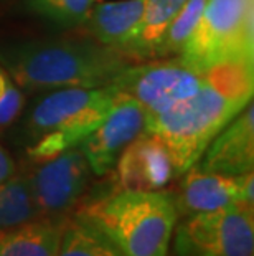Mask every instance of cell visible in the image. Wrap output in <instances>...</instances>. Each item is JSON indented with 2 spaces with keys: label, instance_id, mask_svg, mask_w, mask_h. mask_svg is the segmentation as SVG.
I'll return each mask as SVG.
<instances>
[{
  "label": "cell",
  "instance_id": "obj_20",
  "mask_svg": "<svg viewBox=\"0 0 254 256\" xmlns=\"http://www.w3.org/2000/svg\"><path fill=\"white\" fill-rule=\"evenodd\" d=\"M23 108V94L10 73L0 64V128L12 124Z\"/></svg>",
  "mask_w": 254,
  "mask_h": 256
},
{
  "label": "cell",
  "instance_id": "obj_9",
  "mask_svg": "<svg viewBox=\"0 0 254 256\" xmlns=\"http://www.w3.org/2000/svg\"><path fill=\"white\" fill-rule=\"evenodd\" d=\"M145 130V112L131 96L117 91L111 111L93 132L79 142L91 172L102 177L112 172L122 150Z\"/></svg>",
  "mask_w": 254,
  "mask_h": 256
},
{
  "label": "cell",
  "instance_id": "obj_14",
  "mask_svg": "<svg viewBox=\"0 0 254 256\" xmlns=\"http://www.w3.org/2000/svg\"><path fill=\"white\" fill-rule=\"evenodd\" d=\"M68 216H38L0 232V256H56Z\"/></svg>",
  "mask_w": 254,
  "mask_h": 256
},
{
  "label": "cell",
  "instance_id": "obj_15",
  "mask_svg": "<svg viewBox=\"0 0 254 256\" xmlns=\"http://www.w3.org/2000/svg\"><path fill=\"white\" fill-rule=\"evenodd\" d=\"M185 2L187 0H145L142 17L131 42L124 48V55L132 63L152 60L165 30Z\"/></svg>",
  "mask_w": 254,
  "mask_h": 256
},
{
  "label": "cell",
  "instance_id": "obj_19",
  "mask_svg": "<svg viewBox=\"0 0 254 256\" xmlns=\"http://www.w3.org/2000/svg\"><path fill=\"white\" fill-rule=\"evenodd\" d=\"M99 0H28L30 8L63 26H81Z\"/></svg>",
  "mask_w": 254,
  "mask_h": 256
},
{
  "label": "cell",
  "instance_id": "obj_11",
  "mask_svg": "<svg viewBox=\"0 0 254 256\" xmlns=\"http://www.w3.org/2000/svg\"><path fill=\"white\" fill-rule=\"evenodd\" d=\"M112 170L116 190L157 192L177 177L170 150L145 130L122 150Z\"/></svg>",
  "mask_w": 254,
  "mask_h": 256
},
{
  "label": "cell",
  "instance_id": "obj_3",
  "mask_svg": "<svg viewBox=\"0 0 254 256\" xmlns=\"http://www.w3.org/2000/svg\"><path fill=\"white\" fill-rule=\"evenodd\" d=\"M117 244L124 256H169L178 222L174 192L116 190L78 214Z\"/></svg>",
  "mask_w": 254,
  "mask_h": 256
},
{
  "label": "cell",
  "instance_id": "obj_21",
  "mask_svg": "<svg viewBox=\"0 0 254 256\" xmlns=\"http://www.w3.org/2000/svg\"><path fill=\"white\" fill-rule=\"evenodd\" d=\"M15 174V164L7 150L0 146V184Z\"/></svg>",
  "mask_w": 254,
  "mask_h": 256
},
{
  "label": "cell",
  "instance_id": "obj_10",
  "mask_svg": "<svg viewBox=\"0 0 254 256\" xmlns=\"http://www.w3.org/2000/svg\"><path fill=\"white\" fill-rule=\"evenodd\" d=\"M182 184L178 192H174L178 215L190 216L207 214L233 205L254 206L253 172L241 176L208 172L193 164L182 174Z\"/></svg>",
  "mask_w": 254,
  "mask_h": 256
},
{
  "label": "cell",
  "instance_id": "obj_16",
  "mask_svg": "<svg viewBox=\"0 0 254 256\" xmlns=\"http://www.w3.org/2000/svg\"><path fill=\"white\" fill-rule=\"evenodd\" d=\"M56 256H124L117 244L83 216L66 220Z\"/></svg>",
  "mask_w": 254,
  "mask_h": 256
},
{
  "label": "cell",
  "instance_id": "obj_6",
  "mask_svg": "<svg viewBox=\"0 0 254 256\" xmlns=\"http://www.w3.org/2000/svg\"><path fill=\"white\" fill-rule=\"evenodd\" d=\"M205 74L207 70L178 55L131 63L116 76L112 84L142 106L147 121L195 94L203 84Z\"/></svg>",
  "mask_w": 254,
  "mask_h": 256
},
{
  "label": "cell",
  "instance_id": "obj_1",
  "mask_svg": "<svg viewBox=\"0 0 254 256\" xmlns=\"http://www.w3.org/2000/svg\"><path fill=\"white\" fill-rule=\"evenodd\" d=\"M253 60H230L207 68L203 84L188 100L145 121V132L157 136L170 150L180 177L213 138L253 100Z\"/></svg>",
  "mask_w": 254,
  "mask_h": 256
},
{
  "label": "cell",
  "instance_id": "obj_8",
  "mask_svg": "<svg viewBox=\"0 0 254 256\" xmlns=\"http://www.w3.org/2000/svg\"><path fill=\"white\" fill-rule=\"evenodd\" d=\"M91 174L78 146L36 162L26 178L40 216H66L84 195Z\"/></svg>",
  "mask_w": 254,
  "mask_h": 256
},
{
  "label": "cell",
  "instance_id": "obj_13",
  "mask_svg": "<svg viewBox=\"0 0 254 256\" xmlns=\"http://www.w3.org/2000/svg\"><path fill=\"white\" fill-rule=\"evenodd\" d=\"M144 4L145 0H99L81 26L91 36V40L124 52L142 17Z\"/></svg>",
  "mask_w": 254,
  "mask_h": 256
},
{
  "label": "cell",
  "instance_id": "obj_7",
  "mask_svg": "<svg viewBox=\"0 0 254 256\" xmlns=\"http://www.w3.org/2000/svg\"><path fill=\"white\" fill-rule=\"evenodd\" d=\"M172 238L174 256H254V210L233 205L185 216Z\"/></svg>",
  "mask_w": 254,
  "mask_h": 256
},
{
  "label": "cell",
  "instance_id": "obj_4",
  "mask_svg": "<svg viewBox=\"0 0 254 256\" xmlns=\"http://www.w3.org/2000/svg\"><path fill=\"white\" fill-rule=\"evenodd\" d=\"M116 96L117 90L112 83L99 88L48 91L26 119L28 157L40 162L79 146L107 116Z\"/></svg>",
  "mask_w": 254,
  "mask_h": 256
},
{
  "label": "cell",
  "instance_id": "obj_12",
  "mask_svg": "<svg viewBox=\"0 0 254 256\" xmlns=\"http://www.w3.org/2000/svg\"><path fill=\"white\" fill-rule=\"evenodd\" d=\"M203 170L241 176L254 167V108L245 110L215 136L197 162Z\"/></svg>",
  "mask_w": 254,
  "mask_h": 256
},
{
  "label": "cell",
  "instance_id": "obj_18",
  "mask_svg": "<svg viewBox=\"0 0 254 256\" xmlns=\"http://www.w3.org/2000/svg\"><path fill=\"white\" fill-rule=\"evenodd\" d=\"M205 5H207V0H187L183 4L180 12L175 15L169 28L165 30L159 46L155 48L152 60L182 55L183 48H185L187 42L190 40L198 20L202 17Z\"/></svg>",
  "mask_w": 254,
  "mask_h": 256
},
{
  "label": "cell",
  "instance_id": "obj_5",
  "mask_svg": "<svg viewBox=\"0 0 254 256\" xmlns=\"http://www.w3.org/2000/svg\"><path fill=\"white\" fill-rule=\"evenodd\" d=\"M254 0H207L182 56L207 70L230 60H253Z\"/></svg>",
  "mask_w": 254,
  "mask_h": 256
},
{
  "label": "cell",
  "instance_id": "obj_17",
  "mask_svg": "<svg viewBox=\"0 0 254 256\" xmlns=\"http://www.w3.org/2000/svg\"><path fill=\"white\" fill-rule=\"evenodd\" d=\"M40 216L26 176H13L0 184V232Z\"/></svg>",
  "mask_w": 254,
  "mask_h": 256
},
{
  "label": "cell",
  "instance_id": "obj_2",
  "mask_svg": "<svg viewBox=\"0 0 254 256\" xmlns=\"http://www.w3.org/2000/svg\"><path fill=\"white\" fill-rule=\"evenodd\" d=\"M132 62L94 40H23L0 46V64L20 90L48 92L111 84Z\"/></svg>",
  "mask_w": 254,
  "mask_h": 256
}]
</instances>
